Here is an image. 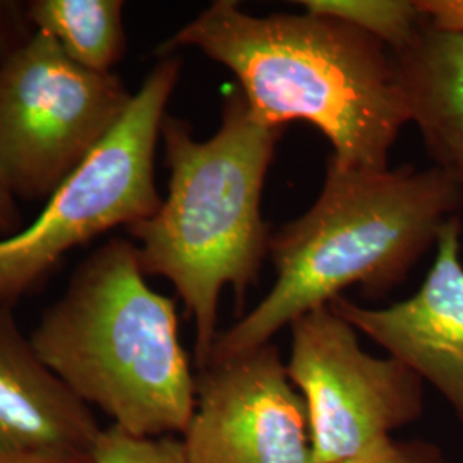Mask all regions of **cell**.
Wrapping results in <instances>:
<instances>
[{"label":"cell","mask_w":463,"mask_h":463,"mask_svg":"<svg viewBox=\"0 0 463 463\" xmlns=\"http://www.w3.org/2000/svg\"><path fill=\"white\" fill-rule=\"evenodd\" d=\"M134 93L116 72L76 64L45 33L0 67V184L47 201L116 129Z\"/></svg>","instance_id":"cell-6"},{"label":"cell","mask_w":463,"mask_h":463,"mask_svg":"<svg viewBox=\"0 0 463 463\" xmlns=\"http://www.w3.org/2000/svg\"><path fill=\"white\" fill-rule=\"evenodd\" d=\"M287 373L306 402L313 463L348 460L424 412V381L395 357H374L359 331L319 307L290 325Z\"/></svg>","instance_id":"cell-7"},{"label":"cell","mask_w":463,"mask_h":463,"mask_svg":"<svg viewBox=\"0 0 463 463\" xmlns=\"http://www.w3.org/2000/svg\"><path fill=\"white\" fill-rule=\"evenodd\" d=\"M462 210V191L434 166L352 170L328 162L315 204L271 233L269 292L218 333L208 361L263 347L348 287L371 298L388 294Z\"/></svg>","instance_id":"cell-2"},{"label":"cell","mask_w":463,"mask_h":463,"mask_svg":"<svg viewBox=\"0 0 463 463\" xmlns=\"http://www.w3.org/2000/svg\"><path fill=\"white\" fill-rule=\"evenodd\" d=\"M338 463H448L441 448L428 441H398L393 436L380 439L363 453Z\"/></svg>","instance_id":"cell-15"},{"label":"cell","mask_w":463,"mask_h":463,"mask_svg":"<svg viewBox=\"0 0 463 463\" xmlns=\"http://www.w3.org/2000/svg\"><path fill=\"white\" fill-rule=\"evenodd\" d=\"M417 7L436 28L463 34V0H417Z\"/></svg>","instance_id":"cell-17"},{"label":"cell","mask_w":463,"mask_h":463,"mask_svg":"<svg viewBox=\"0 0 463 463\" xmlns=\"http://www.w3.org/2000/svg\"><path fill=\"white\" fill-rule=\"evenodd\" d=\"M462 216L438 237L430 273L414 296L383 309L338 298L330 306L355 330L412 369L445 398L463 426Z\"/></svg>","instance_id":"cell-9"},{"label":"cell","mask_w":463,"mask_h":463,"mask_svg":"<svg viewBox=\"0 0 463 463\" xmlns=\"http://www.w3.org/2000/svg\"><path fill=\"white\" fill-rule=\"evenodd\" d=\"M36 33L28 2L0 0V67L24 49Z\"/></svg>","instance_id":"cell-16"},{"label":"cell","mask_w":463,"mask_h":463,"mask_svg":"<svg viewBox=\"0 0 463 463\" xmlns=\"http://www.w3.org/2000/svg\"><path fill=\"white\" fill-rule=\"evenodd\" d=\"M124 5L120 0H28L36 32L95 72H112L126 53Z\"/></svg>","instance_id":"cell-12"},{"label":"cell","mask_w":463,"mask_h":463,"mask_svg":"<svg viewBox=\"0 0 463 463\" xmlns=\"http://www.w3.org/2000/svg\"><path fill=\"white\" fill-rule=\"evenodd\" d=\"M91 409L38 357L13 307H0V453H91Z\"/></svg>","instance_id":"cell-10"},{"label":"cell","mask_w":463,"mask_h":463,"mask_svg":"<svg viewBox=\"0 0 463 463\" xmlns=\"http://www.w3.org/2000/svg\"><path fill=\"white\" fill-rule=\"evenodd\" d=\"M145 279L133 241L109 239L74 269L30 338L72 395L112 426L139 438H181L196 407V374L175 302Z\"/></svg>","instance_id":"cell-4"},{"label":"cell","mask_w":463,"mask_h":463,"mask_svg":"<svg viewBox=\"0 0 463 463\" xmlns=\"http://www.w3.org/2000/svg\"><path fill=\"white\" fill-rule=\"evenodd\" d=\"M91 458L93 463H189L179 436L139 438L112 424L99 430Z\"/></svg>","instance_id":"cell-14"},{"label":"cell","mask_w":463,"mask_h":463,"mask_svg":"<svg viewBox=\"0 0 463 463\" xmlns=\"http://www.w3.org/2000/svg\"><path fill=\"white\" fill-rule=\"evenodd\" d=\"M281 128L252 114L235 88L223 99L222 122L196 139L184 118L166 114L160 139L170 172L156 215L128 229L145 277H164L194 323V365L206 364L218 336V306L231 287L241 309L269 256L261 212L266 175Z\"/></svg>","instance_id":"cell-3"},{"label":"cell","mask_w":463,"mask_h":463,"mask_svg":"<svg viewBox=\"0 0 463 463\" xmlns=\"http://www.w3.org/2000/svg\"><path fill=\"white\" fill-rule=\"evenodd\" d=\"M196 49L227 67L252 114L269 126L302 120L330 141V164L386 170L411 122L392 52L374 36L319 14L254 16L215 0L156 55Z\"/></svg>","instance_id":"cell-1"},{"label":"cell","mask_w":463,"mask_h":463,"mask_svg":"<svg viewBox=\"0 0 463 463\" xmlns=\"http://www.w3.org/2000/svg\"><path fill=\"white\" fill-rule=\"evenodd\" d=\"M306 13L335 17L374 36L390 52L407 47L426 17L417 0H304Z\"/></svg>","instance_id":"cell-13"},{"label":"cell","mask_w":463,"mask_h":463,"mask_svg":"<svg viewBox=\"0 0 463 463\" xmlns=\"http://www.w3.org/2000/svg\"><path fill=\"white\" fill-rule=\"evenodd\" d=\"M183 74V57H160L116 129L47 199L30 225L0 239V307L40 292L62 260L117 227H133L160 210L156 146L166 105Z\"/></svg>","instance_id":"cell-5"},{"label":"cell","mask_w":463,"mask_h":463,"mask_svg":"<svg viewBox=\"0 0 463 463\" xmlns=\"http://www.w3.org/2000/svg\"><path fill=\"white\" fill-rule=\"evenodd\" d=\"M23 229V215L16 199L0 184V239H7Z\"/></svg>","instance_id":"cell-19"},{"label":"cell","mask_w":463,"mask_h":463,"mask_svg":"<svg viewBox=\"0 0 463 463\" xmlns=\"http://www.w3.org/2000/svg\"><path fill=\"white\" fill-rule=\"evenodd\" d=\"M0 463H93L91 453L11 451L0 453Z\"/></svg>","instance_id":"cell-18"},{"label":"cell","mask_w":463,"mask_h":463,"mask_svg":"<svg viewBox=\"0 0 463 463\" xmlns=\"http://www.w3.org/2000/svg\"><path fill=\"white\" fill-rule=\"evenodd\" d=\"M392 55L432 166L463 193V34L426 19L414 40Z\"/></svg>","instance_id":"cell-11"},{"label":"cell","mask_w":463,"mask_h":463,"mask_svg":"<svg viewBox=\"0 0 463 463\" xmlns=\"http://www.w3.org/2000/svg\"><path fill=\"white\" fill-rule=\"evenodd\" d=\"M189 463H313L306 402L269 342L210 359L183 436Z\"/></svg>","instance_id":"cell-8"}]
</instances>
